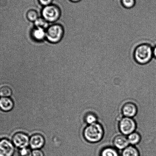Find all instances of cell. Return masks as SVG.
<instances>
[{"mask_svg": "<svg viewBox=\"0 0 156 156\" xmlns=\"http://www.w3.org/2000/svg\"><path fill=\"white\" fill-rule=\"evenodd\" d=\"M104 135V129L101 125L97 122L88 125L83 131L84 139L90 143H96L100 141Z\"/></svg>", "mask_w": 156, "mask_h": 156, "instance_id": "cell-1", "label": "cell"}, {"mask_svg": "<svg viewBox=\"0 0 156 156\" xmlns=\"http://www.w3.org/2000/svg\"><path fill=\"white\" fill-rule=\"evenodd\" d=\"M153 48L147 44H143L136 48L134 53L135 60L141 65L148 63L153 58Z\"/></svg>", "mask_w": 156, "mask_h": 156, "instance_id": "cell-2", "label": "cell"}, {"mask_svg": "<svg viewBox=\"0 0 156 156\" xmlns=\"http://www.w3.org/2000/svg\"><path fill=\"white\" fill-rule=\"evenodd\" d=\"M64 31L62 26L54 24L50 26L46 30V38L48 42L57 43L62 39Z\"/></svg>", "mask_w": 156, "mask_h": 156, "instance_id": "cell-3", "label": "cell"}, {"mask_svg": "<svg viewBox=\"0 0 156 156\" xmlns=\"http://www.w3.org/2000/svg\"><path fill=\"white\" fill-rule=\"evenodd\" d=\"M42 15L43 19L48 22H54L59 19L61 10L58 6L51 4L44 7Z\"/></svg>", "mask_w": 156, "mask_h": 156, "instance_id": "cell-4", "label": "cell"}, {"mask_svg": "<svg viewBox=\"0 0 156 156\" xmlns=\"http://www.w3.org/2000/svg\"><path fill=\"white\" fill-rule=\"evenodd\" d=\"M119 128L122 134L128 136L135 131L136 122L132 118L124 116L119 121Z\"/></svg>", "mask_w": 156, "mask_h": 156, "instance_id": "cell-5", "label": "cell"}, {"mask_svg": "<svg viewBox=\"0 0 156 156\" xmlns=\"http://www.w3.org/2000/svg\"><path fill=\"white\" fill-rule=\"evenodd\" d=\"M16 151V147L12 141L6 138L0 140V156H13Z\"/></svg>", "mask_w": 156, "mask_h": 156, "instance_id": "cell-6", "label": "cell"}, {"mask_svg": "<svg viewBox=\"0 0 156 156\" xmlns=\"http://www.w3.org/2000/svg\"><path fill=\"white\" fill-rule=\"evenodd\" d=\"M30 137L27 134L18 132L13 136L11 141L15 147L20 149L28 147L30 144Z\"/></svg>", "mask_w": 156, "mask_h": 156, "instance_id": "cell-7", "label": "cell"}, {"mask_svg": "<svg viewBox=\"0 0 156 156\" xmlns=\"http://www.w3.org/2000/svg\"><path fill=\"white\" fill-rule=\"evenodd\" d=\"M45 140L42 134H35L30 137V146L31 149H41L44 146Z\"/></svg>", "mask_w": 156, "mask_h": 156, "instance_id": "cell-8", "label": "cell"}, {"mask_svg": "<svg viewBox=\"0 0 156 156\" xmlns=\"http://www.w3.org/2000/svg\"><path fill=\"white\" fill-rule=\"evenodd\" d=\"M122 112L125 117L132 118L137 113V107L134 103H126L122 107Z\"/></svg>", "mask_w": 156, "mask_h": 156, "instance_id": "cell-9", "label": "cell"}, {"mask_svg": "<svg viewBox=\"0 0 156 156\" xmlns=\"http://www.w3.org/2000/svg\"><path fill=\"white\" fill-rule=\"evenodd\" d=\"M14 103L11 98H0V110L8 113L12 110Z\"/></svg>", "mask_w": 156, "mask_h": 156, "instance_id": "cell-10", "label": "cell"}, {"mask_svg": "<svg viewBox=\"0 0 156 156\" xmlns=\"http://www.w3.org/2000/svg\"><path fill=\"white\" fill-rule=\"evenodd\" d=\"M114 146L117 149L124 150L129 146L128 138L124 135H119L116 136L113 140Z\"/></svg>", "mask_w": 156, "mask_h": 156, "instance_id": "cell-11", "label": "cell"}, {"mask_svg": "<svg viewBox=\"0 0 156 156\" xmlns=\"http://www.w3.org/2000/svg\"><path fill=\"white\" fill-rule=\"evenodd\" d=\"M31 34L34 40L41 41L46 38V30L43 28L36 27L32 31Z\"/></svg>", "mask_w": 156, "mask_h": 156, "instance_id": "cell-12", "label": "cell"}, {"mask_svg": "<svg viewBox=\"0 0 156 156\" xmlns=\"http://www.w3.org/2000/svg\"><path fill=\"white\" fill-rule=\"evenodd\" d=\"M122 156H139V153L135 147L128 146L122 151Z\"/></svg>", "mask_w": 156, "mask_h": 156, "instance_id": "cell-13", "label": "cell"}, {"mask_svg": "<svg viewBox=\"0 0 156 156\" xmlns=\"http://www.w3.org/2000/svg\"><path fill=\"white\" fill-rule=\"evenodd\" d=\"M128 139L129 144L136 145L140 141L141 136L139 133L134 132L128 135Z\"/></svg>", "mask_w": 156, "mask_h": 156, "instance_id": "cell-14", "label": "cell"}, {"mask_svg": "<svg viewBox=\"0 0 156 156\" xmlns=\"http://www.w3.org/2000/svg\"><path fill=\"white\" fill-rule=\"evenodd\" d=\"M12 94V90L10 86L5 85L0 87V98H10Z\"/></svg>", "mask_w": 156, "mask_h": 156, "instance_id": "cell-15", "label": "cell"}, {"mask_svg": "<svg viewBox=\"0 0 156 156\" xmlns=\"http://www.w3.org/2000/svg\"><path fill=\"white\" fill-rule=\"evenodd\" d=\"M101 156H119V154L115 148L108 147L101 151Z\"/></svg>", "mask_w": 156, "mask_h": 156, "instance_id": "cell-16", "label": "cell"}, {"mask_svg": "<svg viewBox=\"0 0 156 156\" xmlns=\"http://www.w3.org/2000/svg\"><path fill=\"white\" fill-rule=\"evenodd\" d=\"M27 18L31 22H35L38 19V14L37 11L34 10H30L27 12Z\"/></svg>", "mask_w": 156, "mask_h": 156, "instance_id": "cell-17", "label": "cell"}, {"mask_svg": "<svg viewBox=\"0 0 156 156\" xmlns=\"http://www.w3.org/2000/svg\"><path fill=\"white\" fill-rule=\"evenodd\" d=\"M136 0H120L122 5L125 8L130 9L134 7L136 4Z\"/></svg>", "mask_w": 156, "mask_h": 156, "instance_id": "cell-18", "label": "cell"}, {"mask_svg": "<svg viewBox=\"0 0 156 156\" xmlns=\"http://www.w3.org/2000/svg\"><path fill=\"white\" fill-rule=\"evenodd\" d=\"M35 25L36 27H40L45 29L48 28V22L43 18H38L35 22H34Z\"/></svg>", "mask_w": 156, "mask_h": 156, "instance_id": "cell-19", "label": "cell"}, {"mask_svg": "<svg viewBox=\"0 0 156 156\" xmlns=\"http://www.w3.org/2000/svg\"><path fill=\"white\" fill-rule=\"evenodd\" d=\"M18 153L19 156H33L32 151L28 147L19 149Z\"/></svg>", "mask_w": 156, "mask_h": 156, "instance_id": "cell-20", "label": "cell"}, {"mask_svg": "<svg viewBox=\"0 0 156 156\" xmlns=\"http://www.w3.org/2000/svg\"><path fill=\"white\" fill-rule=\"evenodd\" d=\"M85 120L88 125H90L97 122V118L92 113H89L85 116Z\"/></svg>", "mask_w": 156, "mask_h": 156, "instance_id": "cell-21", "label": "cell"}, {"mask_svg": "<svg viewBox=\"0 0 156 156\" xmlns=\"http://www.w3.org/2000/svg\"><path fill=\"white\" fill-rule=\"evenodd\" d=\"M33 156H44L43 151L41 149L32 150Z\"/></svg>", "mask_w": 156, "mask_h": 156, "instance_id": "cell-22", "label": "cell"}, {"mask_svg": "<svg viewBox=\"0 0 156 156\" xmlns=\"http://www.w3.org/2000/svg\"><path fill=\"white\" fill-rule=\"evenodd\" d=\"M38 1L41 5L45 7L51 5L53 0H38Z\"/></svg>", "mask_w": 156, "mask_h": 156, "instance_id": "cell-23", "label": "cell"}, {"mask_svg": "<svg viewBox=\"0 0 156 156\" xmlns=\"http://www.w3.org/2000/svg\"><path fill=\"white\" fill-rule=\"evenodd\" d=\"M153 57L156 59V45L153 48Z\"/></svg>", "mask_w": 156, "mask_h": 156, "instance_id": "cell-24", "label": "cell"}, {"mask_svg": "<svg viewBox=\"0 0 156 156\" xmlns=\"http://www.w3.org/2000/svg\"><path fill=\"white\" fill-rule=\"evenodd\" d=\"M69 1H70L71 2H73L78 3L81 2V1H82V0H69Z\"/></svg>", "mask_w": 156, "mask_h": 156, "instance_id": "cell-25", "label": "cell"}, {"mask_svg": "<svg viewBox=\"0 0 156 156\" xmlns=\"http://www.w3.org/2000/svg\"><path fill=\"white\" fill-rule=\"evenodd\" d=\"M1 139H0V140H1Z\"/></svg>", "mask_w": 156, "mask_h": 156, "instance_id": "cell-26", "label": "cell"}]
</instances>
